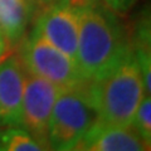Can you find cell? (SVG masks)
<instances>
[{"label": "cell", "instance_id": "cell-3", "mask_svg": "<svg viewBox=\"0 0 151 151\" xmlns=\"http://www.w3.org/2000/svg\"><path fill=\"white\" fill-rule=\"evenodd\" d=\"M87 83L60 89L48 126L49 150H74L83 136L98 121V113Z\"/></svg>", "mask_w": 151, "mask_h": 151}, {"label": "cell", "instance_id": "cell-12", "mask_svg": "<svg viewBox=\"0 0 151 151\" xmlns=\"http://www.w3.org/2000/svg\"><path fill=\"white\" fill-rule=\"evenodd\" d=\"M101 1L113 14H125L135 5L137 0H101Z\"/></svg>", "mask_w": 151, "mask_h": 151}, {"label": "cell", "instance_id": "cell-5", "mask_svg": "<svg viewBox=\"0 0 151 151\" xmlns=\"http://www.w3.org/2000/svg\"><path fill=\"white\" fill-rule=\"evenodd\" d=\"M60 89V87L44 78L28 72L25 73L19 127L29 132L45 150H49L48 126Z\"/></svg>", "mask_w": 151, "mask_h": 151}, {"label": "cell", "instance_id": "cell-8", "mask_svg": "<svg viewBox=\"0 0 151 151\" xmlns=\"http://www.w3.org/2000/svg\"><path fill=\"white\" fill-rule=\"evenodd\" d=\"M74 150L81 151H145L150 146L131 125H111L97 121Z\"/></svg>", "mask_w": 151, "mask_h": 151}, {"label": "cell", "instance_id": "cell-7", "mask_svg": "<svg viewBox=\"0 0 151 151\" xmlns=\"http://www.w3.org/2000/svg\"><path fill=\"white\" fill-rule=\"evenodd\" d=\"M25 73L18 55L0 62V126H20Z\"/></svg>", "mask_w": 151, "mask_h": 151}, {"label": "cell", "instance_id": "cell-13", "mask_svg": "<svg viewBox=\"0 0 151 151\" xmlns=\"http://www.w3.org/2000/svg\"><path fill=\"white\" fill-rule=\"evenodd\" d=\"M5 45H6L5 39H4L1 32H0V59H1V57H3V54H4V50H5Z\"/></svg>", "mask_w": 151, "mask_h": 151}, {"label": "cell", "instance_id": "cell-1", "mask_svg": "<svg viewBox=\"0 0 151 151\" xmlns=\"http://www.w3.org/2000/svg\"><path fill=\"white\" fill-rule=\"evenodd\" d=\"M132 50L116 17L92 0L79 3V32L76 63L84 81L100 77Z\"/></svg>", "mask_w": 151, "mask_h": 151}, {"label": "cell", "instance_id": "cell-14", "mask_svg": "<svg viewBox=\"0 0 151 151\" xmlns=\"http://www.w3.org/2000/svg\"><path fill=\"white\" fill-rule=\"evenodd\" d=\"M34 1L37 3V5H42V6H45V5H48V4L50 3H54L57 1V0H34ZM77 1H83V0H77Z\"/></svg>", "mask_w": 151, "mask_h": 151}, {"label": "cell", "instance_id": "cell-2", "mask_svg": "<svg viewBox=\"0 0 151 151\" xmlns=\"http://www.w3.org/2000/svg\"><path fill=\"white\" fill-rule=\"evenodd\" d=\"M98 113V121L111 125H131L145 96L142 74L132 49L119 63L87 83Z\"/></svg>", "mask_w": 151, "mask_h": 151}, {"label": "cell", "instance_id": "cell-10", "mask_svg": "<svg viewBox=\"0 0 151 151\" xmlns=\"http://www.w3.org/2000/svg\"><path fill=\"white\" fill-rule=\"evenodd\" d=\"M45 150L22 127H8L0 131V151H43Z\"/></svg>", "mask_w": 151, "mask_h": 151}, {"label": "cell", "instance_id": "cell-9", "mask_svg": "<svg viewBox=\"0 0 151 151\" xmlns=\"http://www.w3.org/2000/svg\"><path fill=\"white\" fill-rule=\"evenodd\" d=\"M35 8L34 0H0V32L6 44L15 45L22 40Z\"/></svg>", "mask_w": 151, "mask_h": 151}, {"label": "cell", "instance_id": "cell-4", "mask_svg": "<svg viewBox=\"0 0 151 151\" xmlns=\"http://www.w3.org/2000/svg\"><path fill=\"white\" fill-rule=\"evenodd\" d=\"M18 57L28 73L44 78L60 88L87 83L76 60L50 44L34 28L28 37L22 38Z\"/></svg>", "mask_w": 151, "mask_h": 151}, {"label": "cell", "instance_id": "cell-11", "mask_svg": "<svg viewBox=\"0 0 151 151\" xmlns=\"http://www.w3.org/2000/svg\"><path fill=\"white\" fill-rule=\"evenodd\" d=\"M131 126L149 146H151V97L145 94L131 121Z\"/></svg>", "mask_w": 151, "mask_h": 151}, {"label": "cell", "instance_id": "cell-6", "mask_svg": "<svg viewBox=\"0 0 151 151\" xmlns=\"http://www.w3.org/2000/svg\"><path fill=\"white\" fill-rule=\"evenodd\" d=\"M79 3L77 0H57L48 4L42 9L34 25L42 37L73 60L78 47Z\"/></svg>", "mask_w": 151, "mask_h": 151}]
</instances>
